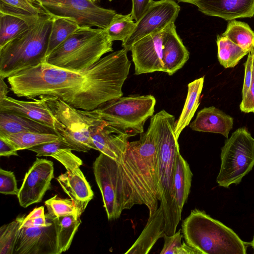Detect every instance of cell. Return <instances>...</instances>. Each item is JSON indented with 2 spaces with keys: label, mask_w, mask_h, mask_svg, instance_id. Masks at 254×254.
<instances>
[{
  "label": "cell",
  "mask_w": 254,
  "mask_h": 254,
  "mask_svg": "<svg viewBox=\"0 0 254 254\" xmlns=\"http://www.w3.org/2000/svg\"><path fill=\"white\" fill-rule=\"evenodd\" d=\"M125 49L101 58L80 71L42 62L7 78L18 97L33 99L42 95L57 96L78 109L92 111L122 97L131 63Z\"/></svg>",
  "instance_id": "obj_1"
},
{
  "label": "cell",
  "mask_w": 254,
  "mask_h": 254,
  "mask_svg": "<svg viewBox=\"0 0 254 254\" xmlns=\"http://www.w3.org/2000/svg\"><path fill=\"white\" fill-rule=\"evenodd\" d=\"M114 179L123 209L144 204L149 217L158 208L156 184L157 143L150 124L137 140L128 142L119 161L99 155Z\"/></svg>",
  "instance_id": "obj_2"
},
{
  "label": "cell",
  "mask_w": 254,
  "mask_h": 254,
  "mask_svg": "<svg viewBox=\"0 0 254 254\" xmlns=\"http://www.w3.org/2000/svg\"><path fill=\"white\" fill-rule=\"evenodd\" d=\"M175 117L162 110L151 117V125L157 143L156 184L160 206L164 216L166 235L174 234L181 219L174 188L176 160L180 153L175 133Z\"/></svg>",
  "instance_id": "obj_3"
},
{
  "label": "cell",
  "mask_w": 254,
  "mask_h": 254,
  "mask_svg": "<svg viewBox=\"0 0 254 254\" xmlns=\"http://www.w3.org/2000/svg\"><path fill=\"white\" fill-rule=\"evenodd\" d=\"M185 243L199 254H246L247 243L231 228L204 211L191 210L183 220Z\"/></svg>",
  "instance_id": "obj_4"
},
{
  "label": "cell",
  "mask_w": 254,
  "mask_h": 254,
  "mask_svg": "<svg viewBox=\"0 0 254 254\" xmlns=\"http://www.w3.org/2000/svg\"><path fill=\"white\" fill-rule=\"evenodd\" d=\"M53 17L42 15L28 29L0 48V77L3 79L43 62Z\"/></svg>",
  "instance_id": "obj_5"
},
{
  "label": "cell",
  "mask_w": 254,
  "mask_h": 254,
  "mask_svg": "<svg viewBox=\"0 0 254 254\" xmlns=\"http://www.w3.org/2000/svg\"><path fill=\"white\" fill-rule=\"evenodd\" d=\"M113 41L105 29L81 26L44 59L54 66L72 70H84L112 52Z\"/></svg>",
  "instance_id": "obj_6"
},
{
  "label": "cell",
  "mask_w": 254,
  "mask_h": 254,
  "mask_svg": "<svg viewBox=\"0 0 254 254\" xmlns=\"http://www.w3.org/2000/svg\"><path fill=\"white\" fill-rule=\"evenodd\" d=\"M156 102L151 95H131L109 101L89 112L132 136L144 132L145 123L153 116Z\"/></svg>",
  "instance_id": "obj_7"
},
{
  "label": "cell",
  "mask_w": 254,
  "mask_h": 254,
  "mask_svg": "<svg viewBox=\"0 0 254 254\" xmlns=\"http://www.w3.org/2000/svg\"><path fill=\"white\" fill-rule=\"evenodd\" d=\"M42 98L54 119L56 133L72 150L87 152L97 150L90 132V120L86 111L76 109L57 96Z\"/></svg>",
  "instance_id": "obj_8"
},
{
  "label": "cell",
  "mask_w": 254,
  "mask_h": 254,
  "mask_svg": "<svg viewBox=\"0 0 254 254\" xmlns=\"http://www.w3.org/2000/svg\"><path fill=\"white\" fill-rule=\"evenodd\" d=\"M220 158L217 184L225 188L240 184L254 166V138L246 127L238 128L227 138Z\"/></svg>",
  "instance_id": "obj_9"
},
{
  "label": "cell",
  "mask_w": 254,
  "mask_h": 254,
  "mask_svg": "<svg viewBox=\"0 0 254 254\" xmlns=\"http://www.w3.org/2000/svg\"><path fill=\"white\" fill-rule=\"evenodd\" d=\"M45 14L52 17L74 18L80 27L106 29L117 14L88 0H30Z\"/></svg>",
  "instance_id": "obj_10"
},
{
  "label": "cell",
  "mask_w": 254,
  "mask_h": 254,
  "mask_svg": "<svg viewBox=\"0 0 254 254\" xmlns=\"http://www.w3.org/2000/svg\"><path fill=\"white\" fill-rule=\"evenodd\" d=\"M180 10V6L174 0L154 1L135 22L134 29L122 42V47L127 51H130L133 44L139 40L163 30L175 22Z\"/></svg>",
  "instance_id": "obj_11"
},
{
  "label": "cell",
  "mask_w": 254,
  "mask_h": 254,
  "mask_svg": "<svg viewBox=\"0 0 254 254\" xmlns=\"http://www.w3.org/2000/svg\"><path fill=\"white\" fill-rule=\"evenodd\" d=\"M54 172L52 161L36 158L26 173L17 195L21 206L26 208L42 200L46 191L51 189Z\"/></svg>",
  "instance_id": "obj_12"
},
{
  "label": "cell",
  "mask_w": 254,
  "mask_h": 254,
  "mask_svg": "<svg viewBox=\"0 0 254 254\" xmlns=\"http://www.w3.org/2000/svg\"><path fill=\"white\" fill-rule=\"evenodd\" d=\"M90 120V132L97 150L112 159L119 161L126 151L127 131L104 120L92 115L86 111Z\"/></svg>",
  "instance_id": "obj_13"
},
{
  "label": "cell",
  "mask_w": 254,
  "mask_h": 254,
  "mask_svg": "<svg viewBox=\"0 0 254 254\" xmlns=\"http://www.w3.org/2000/svg\"><path fill=\"white\" fill-rule=\"evenodd\" d=\"M13 254H59L55 218L46 226L20 227Z\"/></svg>",
  "instance_id": "obj_14"
},
{
  "label": "cell",
  "mask_w": 254,
  "mask_h": 254,
  "mask_svg": "<svg viewBox=\"0 0 254 254\" xmlns=\"http://www.w3.org/2000/svg\"><path fill=\"white\" fill-rule=\"evenodd\" d=\"M163 30L150 34L131 47L132 60L135 75L164 71L162 61Z\"/></svg>",
  "instance_id": "obj_15"
},
{
  "label": "cell",
  "mask_w": 254,
  "mask_h": 254,
  "mask_svg": "<svg viewBox=\"0 0 254 254\" xmlns=\"http://www.w3.org/2000/svg\"><path fill=\"white\" fill-rule=\"evenodd\" d=\"M92 168L108 219L109 221L117 219L124 209L116 183L100 155L93 162Z\"/></svg>",
  "instance_id": "obj_16"
},
{
  "label": "cell",
  "mask_w": 254,
  "mask_h": 254,
  "mask_svg": "<svg viewBox=\"0 0 254 254\" xmlns=\"http://www.w3.org/2000/svg\"><path fill=\"white\" fill-rule=\"evenodd\" d=\"M194 5L205 15L227 21L254 15V0H199Z\"/></svg>",
  "instance_id": "obj_17"
},
{
  "label": "cell",
  "mask_w": 254,
  "mask_h": 254,
  "mask_svg": "<svg viewBox=\"0 0 254 254\" xmlns=\"http://www.w3.org/2000/svg\"><path fill=\"white\" fill-rule=\"evenodd\" d=\"M189 56V52L177 32L175 22L171 23L164 29L162 49L164 72L173 75L184 65Z\"/></svg>",
  "instance_id": "obj_18"
},
{
  "label": "cell",
  "mask_w": 254,
  "mask_h": 254,
  "mask_svg": "<svg viewBox=\"0 0 254 254\" xmlns=\"http://www.w3.org/2000/svg\"><path fill=\"white\" fill-rule=\"evenodd\" d=\"M57 180L81 215L93 198L94 193L80 167L72 172L66 171L59 176Z\"/></svg>",
  "instance_id": "obj_19"
},
{
  "label": "cell",
  "mask_w": 254,
  "mask_h": 254,
  "mask_svg": "<svg viewBox=\"0 0 254 254\" xmlns=\"http://www.w3.org/2000/svg\"><path fill=\"white\" fill-rule=\"evenodd\" d=\"M21 101L6 96L0 100V111L16 114L41 123L54 129V119L43 99Z\"/></svg>",
  "instance_id": "obj_20"
},
{
  "label": "cell",
  "mask_w": 254,
  "mask_h": 254,
  "mask_svg": "<svg viewBox=\"0 0 254 254\" xmlns=\"http://www.w3.org/2000/svg\"><path fill=\"white\" fill-rule=\"evenodd\" d=\"M234 119L214 106L199 111L190 127L194 131L220 133L226 138L232 129Z\"/></svg>",
  "instance_id": "obj_21"
},
{
  "label": "cell",
  "mask_w": 254,
  "mask_h": 254,
  "mask_svg": "<svg viewBox=\"0 0 254 254\" xmlns=\"http://www.w3.org/2000/svg\"><path fill=\"white\" fill-rule=\"evenodd\" d=\"M166 235L164 216L160 206L155 213L149 217L139 236L125 253L126 254H147L159 239Z\"/></svg>",
  "instance_id": "obj_22"
},
{
  "label": "cell",
  "mask_w": 254,
  "mask_h": 254,
  "mask_svg": "<svg viewBox=\"0 0 254 254\" xmlns=\"http://www.w3.org/2000/svg\"><path fill=\"white\" fill-rule=\"evenodd\" d=\"M28 150L36 153L37 157L50 156L55 158L68 172H72L83 164L81 159L72 152L70 146L61 138L33 146Z\"/></svg>",
  "instance_id": "obj_23"
},
{
  "label": "cell",
  "mask_w": 254,
  "mask_h": 254,
  "mask_svg": "<svg viewBox=\"0 0 254 254\" xmlns=\"http://www.w3.org/2000/svg\"><path fill=\"white\" fill-rule=\"evenodd\" d=\"M23 132L56 133L54 129L41 123L13 113L0 111V135Z\"/></svg>",
  "instance_id": "obj_24"
},
{
  "label": "cell",
  "mask_w": 254,
  "mask_h": 254,
  "mask_svg": "<svg viewBox=\"0 0 254 254\" xmlns=\"http://www.w3.org/2000/svg\"><path fill=\"white\" fill-rule=\"evenodd\" d=\"M204 79V77L202 76L188 85L186 100L181 115L175 123V133L178 138L182 130L189 125L199 105Z\"/></svg>",
  "instance_id": "obj_25"
},
{
  "label": "cell",
  "mask_w": 254,
  "mask_h": 254,
  "mask_svg": "<svg viewBox=\"0 0 254 254\" xmlns=\"http://www.w3.org/2000/svg\"><path fill=\"white\" fill-rule=\"evenodd\" d=\"M192 176L189 163L180 152L176 160L174 185L178 203L181 210L190 192Z\"/></svg>",
  "instance_id": "obj_26"
},
{
  "label": "cell",
  "mask_w": 254,
  "mask_h": 254,
  "mask_svg": "<svg viewBox=\"0 0 254 254\" xmlns=\"http://www.w3.org/2000/svg\"><path fill=\"white\" fill-rule=\"evenodd\" d=\"M0 12L19 17L31 24L45 14L30 0H0Z\"/></svg>",
  "instance_id": "obj_27"
},
{
  "label": "cell",
  "mask_w": 254,
  "mask_h": 254,
  "mask_svg": "<svg viewBox=\"0 0 254 254\" xmlns=\"http://www.w3.org/2000/svg\"><path fill=\"white\" fill-rule=\"evenodd\" d=\"M81 222L77 214L55 218L59 254L69 249Z\"/></svg>",
  "instance_id": "obj_28"
},
{
  "label": "cell",
  "mask_w": 254,
  "mask_h": 254,
  "mask_svg": "<svg viewBox=\"0 0 254 254\" xmlns=\"http://www.w3.org/2000/svg\"><path fill=\"white\" fill-rule=\"evenodd\" d=\"M80 27L73 18L53 17L46 57Z\"/></svg>",
  "instance_id": "obj_29"
},
{
  "label": "cell",
  "mask_w": 254,
  "mask_h": 254,
  "mask_svg": "<svg viewBox=\"0 0 254 254\" xmlns=\"http://www.w3.org/2000/svg\"><path fill=\"white\" fill-rule=\"evenodd\" d=\"M17 150L28 149L33 146L60 139L56 133L23 132L0 135Z\"/></svg>",
  "instance_id": "obj_30"
},
{
  "label": "cell",
  "mask_w": 254,
  "mask_h": 254,
  "mask_svg": "<svg viewBox=\"0 0 254 254\" xmlns=\"http://www.w3.org/2000/svg\"><path fill=\"white\" fill-rule=\"evenodd\" d=\"M221 36L248 52L254 49V31L245 22L235 19L229 21Z\"/></svg>",
  "instance_id": "obj_31"
},
{
  "label": "cell",
  "mask_w": 254,
  "mask_h": 254,
  "mask_svg": "<svg viewBox=\"0 0 254 254\" xmlns=\"http://www.w3.org/2000/svg\"><path fill=\"white\" fill-rule=\"evenodd\" d=\"M216 42L218 61L226 68L235 67L249 53L225 37L218 36Z\"/></svg>",
  "instance_id": "obj_32"
},
{
  "label": "cell",
  "mask_w": 254,
  "mask_h": 254,
  "mask_svg": "<svg viewBox=\"0 0 254 254\" xmlns=\"http://www.w3.org/2000/svg\"><path fill=\"white\" fill-rule=\"evenodd\" d=\"M31 25L19 17L0 12V48Z\"/></svg>",
  "instance_id": "obj_33"
},
{
  "label": "cell",
  "mask_w": 254,
  "mask_h": 254,
  "mask_svg": "<svg viewBox=\"0 0 254 254\" xmlns=\"http://www.w3.org/2000/svg\"><path fill=\"white\" fill-rule=\"evenodd\" d=\"M135 27L131 16V14L123 15L117 13L105 29L107 33L113 42L122 41L124 42L132 33Z\"/></svg>",
  "instance_id": "obj_34"
},
{
  "label": "cell",
  "mask_w": 254,
  "mask_h": 254,
  "mask_svg": "<svg viewBox=\"0 0 254 254\" xmlns=\"http://www.w3.org/2000/svg\"><path fill=\"white\" fill-rule=\"evenodd\" d=\"M19 214L12 222L0 228V254H13L19 228L25 217Z\"/></svg>",
  "instance_id": "obj_35"
},
{
  "label": "cell",
  "mask_w": 254,
  "mask_h": 254,
  "mask_svg": "<svg viewBox=\"0 0 254 254\" xmlns=\"http://www.w3.org/2000/svg\"><path fill=\"white\" fill-rule=\"evenodd\" d=\"M48 213L54 218H59L72 214L81 216L71 198H62L57 194L45 201Z\"/></svg>",
  "instance_id": "obj_36"
},
{
  "label": "cell",
  "mask_w": 254,
  "mask_h": 254,
  "mask_svg": "<svg viewBox=\"0 0 254 254\" xmlns=\"http://www.w3.org/2000/svg\"><path fill=\"white\" fill-rule=\"evenodd\" d=\"M181 229L171 236L166 235L163 248L160 254H199V253L188 245L185 242H182L183 238Z\"/></svg>",
  "instance_id": "obj_37"
},
{
  "label": "cell",
  "mask_w": 254,
  "mask_h": 254,
  "mask_svg": "<svg viewBox=\"0 0 254 254\" xmlns=\"http://www.w3.org/2000/svg\"><path fill=\"white\" fill-rule=\"evenodd\" d=\"M52 219L48 213H45L44 206H41L35 208L25 216L20 227L46 226Z\"/></svg>",
  "instance_id": "obj_38"
},
{
  "label": "cell",
  "mask_w": 254,
  "mask_h": 254,
  "mask_svg": "<svg viewBox=\"0 0 254 254\" xmlns=\"http://www.w3.org/2000/svg\"><path fill=\"white\" fill-rule=\"evenodd\" d=\"M19 190L13 172L0 169V192L7 195H17Z\"/></svg>",
  "instance_id": "obj_39"
},
{
  "label": "cell",
  "mask_w": 254,
  "mask_h": 254,
  "mask_svg": "<svg viewBox=\"0 0 254 254\" xmlns=\"http://www.w3.org/2000/svg\"><path fill=\"white\" fill-rule=\"evenodd\" d=\"M240 110L245 113H254V49L252 63V77L250 86L240 105Z\"/></svg>",
  "instance_id": "obj_40"
},
{
  "label": "cell",
  "mask_w": 254,
  "mask_h": 254,
  "mask_svg": "<svg viewBox=\"0 0 254 254\" xmlns=\"http://www.w3.org/2000/svg\"><path fill=\"white\" fill-rule=\"evenodd\" d=\"M153 1V0H132L130 12L132 18L137 21Z\"/></svg>",
  "instance_id": "obj_41"
},
{
  "label": "cell",
  "mask_w": 254,
  "mask_h": 254,
  "mask_svg": "<svg viewBox=\"0 0 254 254\" xmlns=\"http://www.w3.org/2000/svg\"><path fill=\"white\" fill-rule=\"evenodd\" d=\"M248 53L247 59L244 63L245 74L243 86L242 91V98H243L250 86L252 77V63L253 57V50Z\"/></svg>",
  "instance_id": "obj_42"
},
{
  "label": "cell",
  "mask_w": 254,
  "mask_h": 254,
  "mask_svg": "<svg viewBox=\"0 0 254 254\" xmlns=\"http://www.w3.org/2000/svg\"><path fill=\"white\" fill-rule=\"evenodd\" d=\"M17 150L10 143L0 137V156L9 157L18 156Z\"/></svg>",
  "instance_id": "obj_43"
},
{
  "label": "cell",
  "mask_w": 254,
  "mask_h": 254,
  "mask_svg": "<svg viewBox=\"0 0 254 254\" xmlns=\"http://www.w3.org/2000/svg\"><path fill=\"white\" fill-rule=\"evenodd\" d=\"M8 92V87L4 81V79L0 77V100L7 96Z\"/></svg>",
  "instance_id": "obj_44"
},
{
  "label": "cell",
  "mask_w": 254,
  "mask_h": 254,
  "mask_svg": "<svg viewBox=\"0 0 254 254\" xmlns=\"http://www.w3.org/2000/svg\"><path fill=\"white\" fill-rule=\"evenodd\" d=\"M178 1L190 3L194 4L195 2L199 0H177Z\"/></svg>",
  "instance_id": "obj_45"
},
{
  "label": "cell",
  "mask_w": 254,
  "mask_h": 254,
  "mask_svg": "<svg viewBox=\"0 0 254 254\" xmlns=\"http://www.w3.org/2000/svg\"><path fill=\"white\" fill-rule=\"evenodd\" d=\"M88 0L91 1V2H93V3H96L97 2L99 1L100 0Z\"/></svg>",
  "instance_id": "obj_46"
},
{
  "label": "cell",
  "mask_w": 254,
  "mask_h": 254,
  "mask_svg": "<svg viewBox=\"0 0 254 254\" xmlns=\"http://www.w3.org/2000/svg\"><path fill=\"white\" fill-rule=\"evenodd\" d=\"M251 245L252 246V247L254 249V238H253V240L251 243Z\"/></svg>",
  "instance_id": "obj_47"
},
{
  "label": "cell",
  "mask_w": 254,
  "mask_h": 254,
  "mask_svg": "<svg viewBox=\"0 0 254 254\" xmlns=\"http://www.w3.org/2000/svg\"><path fill=\"white\" fill-rule=\"evenodd\" d=\"M110 1H111L112 0H109Z\"/></svg>",
  "instance_id": "obj_48"
}]
</instances>
